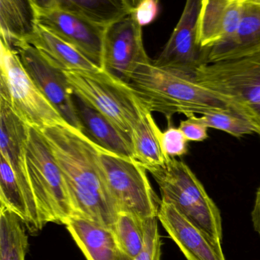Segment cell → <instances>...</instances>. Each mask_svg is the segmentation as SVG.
<instances>
[{
	"label": "cell",
	"mask_w": 260,
	"mask_h": 260,
	"mask_svg": "<svg viewBox=\"0 0 260 260\" xmlns=\"http://www.w3.org/2000/svg\"><path fill=\"white\" fill-rule=\"evenodd\" d=\"M251 216L254 230L259 234L260 236V185L256 190Z\"/></svg>",
	"instance_id": "cell-31"
},
{
	"label": "cell",
	"mask_w": 260,
	"mask_h": 260,
	"mask_svg": "<svg viewBox=\"0 0 260 260\" xmlns=\"http://www.w3.org/2000/svg\"><path fill=\"white\" fill-rule=\"evenodd\" d=\"M27 126L9 104L0 99V155L9 162L22 189L32 220L30 233L36 235L45 226L41 219L29 181L26 164Z\"/></svg>",
	"instance_id": "cell-12"
},
{
	"label": "cell",
	"mask_w": 260,
	"mask_h": 260,
	"mask_svg": "<svg viewBox=\"0 0 260 260\" xmlns=\"http://www.w3.org/2000/svg\"><path fill=\"white\" fill-rule=\"evenodd\" d=\"M197 119L208 128L221 130L237 138L256 133L251 123L235 110H217Z\"/></svg>",
	"instance_id": "cell-26"
},
{
	"label": "cell",
	"mask_w": 260,
	"mask_h": 260,
	"mask_svg": "<svg viewBox=\"0 0 260 260\" xmlns=\"http://www.w3.org/2000/svg\"><path fill=\"white\" fill-rule=\"evenodd\" d=\"M157 0H143L137 9L131 12L136 21L141 27L148 25L154 21L158 14Z\"/></svg>",
	"instance_id": "cell-30"
},
{
	"label": "cell",
	"mask_w": 260,
	"mask_h": 260,
	"mask_svg": "<svg viewBox=\"0 0 260 260\" xmlns=\"http://www.w3.org/2000/svg\"><path fill=\"white\" fill-rule=\"evenodd\" d=\"M36 10L38 23L50 29L102 69L106 26L58 6Z\"/></svg>",
	"instance_id": "cell-13"
},
{
	"label": "cell",
	"mask_w": 260,
	"mask_h": 260,
	"mask_svg": "<svg viewBox=\"0 0 260 260\" xmlns=\"http://www.w3.org/2000/svg\"><path fill=\"white\" fill-rule=\"evenodd\" d=\"M57 6L106 27L131 13L118 0H57Z\"/></svg>",
	"instance_id": "cell-23"
},
{
	"label": "cell",
	"mask_w": 260,
	"mask_h": 260,
	"mask_svg": "<svg viewBox=\"0 0 260 260\" xmlns=\"http://www.w3.org/2000/svg\"><path fill=\"white\" fill-rule=\"evenodd\" d=\"M194 79L201 86L233 102L260 138V50L205 64Z\"/></svg>",
	"instance_id": "cell-5"
},
{
	"label": "cell",
	"mask_w": 260,
	"mask_h": 260,
	"mask_svg": "<svg viewBox=\"0 0 260 260\" xmlns=\"http://www.w3.org/2000/svg\"><path fill=\"white\" fill-rule=\"evenodd\" d=\"M157 218L187 260H226L221 245L215 244L170 203L161 200Z\"/></svg>",
	"instance_id": "cell-14"
},
{
	"label": "cell",
	"mask_w": 260,
	"mask_h": 260,
	"mask_svg": "<svg viewBox=\"0 0 260 260\" xmlns=\"http://www.w3.org/2000/svg\"><path fill=\"white\" fill-rule=\"evenodd\" d=\"M64 73L76 97L105 116L131 139L133 129L148 109L129 83L104 69Z\"/></svg>",
	"instance_id": "cell-4"
},
{
	"label": "cell",
	"mask_w": 260,
	"mask_h": 260,
	"mask_svg": "<svg viewBox=\"0 0 260 260\" xmlns=\"http://www.w3.org/2000/svg\"><path fill=\"white\" fill-rule=\"evenodd\" d=\"M27 232L16 214L0 206V260H25L29 247Z\"/></svg>",
	"instance_id": "cell-22"
},
{
	"label": "cell",
	"mask_w": 260,
	"mask_h": 260,
	"mask_svg": "<svg viewBox=\"0 0 260 260\" xmlns=\"http://www.w3.org/2000/svg\"><path fill=\"white\" fill-rule=\"evenodd\" d=\"M160 139L163 153L167 158H177L188 154L189 141L180 128L172 126V122H168L167 129L162 131Z\"/></svg>",
	"instance_id": "cell-28"
},
{
	"label": "cell",
	"mask_w": 260,
	"mask_h": 260,
	"mask_svg": "<svg viewBox=\"0 0 260 260\" xmlns=\"http://www.w3.org/2000/svg\"><path fill=\"white\" fill-rule=\"evenodd\" d=\"M150 60L143 46L142 27L132 14L107 26L102 69L129 83L134 72Z\"/></svg>",
	"instance_id": "cell-11"
},
{
	"label": "cell",
	"mask_w": 260,
	"mask_h": 260,
	"mask_svg": "<svg viewBox=\"0 0 260 260\" xmlns=\"http://www.w3.org/2000/svg\"><path fill=\"white\" fill-rule=\"evenodd\" d=\"M27 174L41 219L65 224L73 216L68 187L56 158L41 132L27 126Z\"/></svg>",
	"instance_id": "cell-6"
},
{
	"label": "cell",
	"mask_w": 260,
	"mask_h": 260,
	"mask_svg": "<svg viewBox=\"0 0 260 260\" xmlns=\"http://www.w3.org/2000/svg\"><path fill=\"white\" fill-rule=\"evenodd\" d=\"M161 133L152 112L147 110L131 133L134 159L147 170L163 166L167 160L162 148Z\"/></svg>",
	"instance_id": "cell-21"
},
{
	"label": "cell",
	"mask_w": 260,
	"mask_h": 260,
	"mask_svg": "<svg viewBox=\"0 0 260 260\" xmlns=\"http://www.w3.org/2000/svg\"><path fill=\"white\" fill-rule=\"evenodd\" d=\"M0 202L1 206L16 214L30 233L32 220L22 189L15 172L3 156L0 155Z\"/></svg>",
	"instance_id": "cell-24"
},
{
	"label": "cell",
	"mask_w": 260,
	"mask_h": 260,
	"mask_svg": "<svg viewBox=\"0 0 260 260\" xmlns=\"http://www.w3.org/2000/svg\"><path fill=\"white\" fill-rule=\"evenodd\" d=\"M65 179L73 216L112 229L119 210L99 161L101 147L69 124L40 130Z\"/></svg>",
	"instance_id": "cell-1"
},
{
	"label": "cell",
	"mask_w": 260,
	"mask_h": 260,
	"mask_svg": "<svg viewBox=\"0 0 260 260\" xmlns=\"http://www.w3.org/2000/svg\"><path fill=\"white\" fill-rule=\"evenodd\" d=\"M38 21L32 0H0L1 40L15 49L28 42L36 31Z\"/></svg>",
	"instance_id": "cell-19"
},
{
	"label": "cell",
	"mask_w": 260,
	"mask_h": 260,
	"mask_svg": "<svg viewBox=\"0 0 260 260\" xmlns=\"http://www.w3.org/2000/svg\"><path fill=\"white\" fill-rule=\"evenodd\" d=\"M129 84L145 108L163 114L168 122L175 114L204 115L217 110L239 114L230 99L201 86L193 76L160 68L151 59L134 72Z\"/></svg>",
	"instance_id": "cell-2"
},
{
	"label": "cell",
	"mask_w": 260,
	"mask_h": 260,
	"mask_svg": "<svg viewBox=\"0 0 260 260\" xmlns=\"http://www.w3.org/2000/svg\"><path fill=\"white\" fill-rule=\"evenodd\" d=\"M99 161L119 212L140 219L157 218L161 200L154 192L145 166L101 148Z\"/></svg>",
	"instance_id": "cell-8"
},
{
	"label": "cell",
	"mask_w": 260,
	"mask_h": 260,
	"mask_svg": "<svg viewBox=\"0 0 260 260\" xmlns=\"http://www.w3.org/2000/svg\"><path fill=\"white\" fill-rule=\"evenodd\" d=\"M145 243L143 250L136 257L130 258L121 253L119 260H160L161 239L158 229V218L145 220Z\"/></svg>",
	"instance_id": "cell-27"
},
{
	"label": "cell",
	"mask_w": 260,
	"mask_h": 260,
	"mask_svg": "<svg viewBox=\"0 0 260 260\" xmlns=\"http://www.w3.org/2000/svg\"><path fill=\"white\" fill-rule=\"evenodd\" d=\"M148 171L158 184L162 201L175 206L215 244L221 245V212L191 168L183 160L169 157L163 166Z\"/></svg>",
	"instance_id": "cell-3"
},
{
	"label": "cell",
	"mask_w": 260,
	"mask_h": 260,
	"mask_svg": "<svg viewBox=\"0 0 260 260\" xmlns=\"http://www.w3.org/2000/svg\"><path fill=\"white\" fill-rule=\"evenodd\" d=\"M188 119L181 120L180 128L189 142H203L209 138L208 129L203 123L197 119L195 114H189L186 116Z\"/></svg>",
	"instance_id": "cell-29"
},
{
	"label": "cell",
	"mask_w": 260,
	"mask_h": 260,
	"mask_svg": "<svg viewBox=\"0 0 260 260\" xmlns=\"http://www.w3.org/2000/svg\"><path fill=\"white\" fill-rule=\"evenodd\" d=\"M64 225L87 260H119L121 251L111 229L79 217Z\"/></svg>",
	"instance_id": "cell-18"
},
{
	"label": "cell",
	"mask_w": 260,
	"mask_h": 260,
	"mask_svg": "<svg viewBox=\"0 0 260 260\" xmlns=\"http://www.w3.org/2000/svg\"><path fill=\"white\" fill-rule=\"evenodd\" d=\"M74 101L81 131L85 136L106 151L135 160L131 139L126 134L82 99L75 96Z\"/></svg>",
	"instance_id": "cell-16"
},
{
	"label": "cell",
	"mask_w": 260,
	"mask_h": 260,
	"mask_svg": "<svg viewBox=\"0 0 260 260\" xmlns=\"http://www.w3.org/2000/svg\"><path fill=\"white\" fill-rule=\"evenodd\" d=\"M15 50L26 71L46 99L69 125L81 130L75 96L64 70L28 43L18 44Z\"/></svg>",
	"instance_id": "cell-10"
},
{
	"label": "cell",
	"mask_w": 260,
	"mask_h": 260,
	"mask_svg": "<svg viewBox=\"0 0 260 260\" xmlns=\"http://www.w3.org/2000/svg\"><path fill=\"white\" fill-rule=\"evenodd\" d=\"M145 220L128 212H119L113 226L114 238L121 253L134 258L143 250L145 243Z\"/></svg>",
	"instance_id": "cell-25"
},
{
	"label": "cell",
	"mask_w": 260,
	"mask_h": 260,
	"mask_svg": "<svg viewBox=\"0 0 260 260\" xmlns=\"http://www.w3.org/2000/svg\"><path fill=\"white\" fill-rule=\"evenodd\" d=\"M122 3L131 12H134L143 0H118Z\"/></svg>",
	"instance_id": "cell-33"
},
{
	"label": "cell",
	"mask_w": 260,
	"mask_h": 260,
	"mask_svg": "<svg viewBox=\"0 0 260 260\" xmlns=\"http://www.w3.org/2000/svg\"><path fill=\"white\" fill-rule=\"evenodd\" d=\"M244 0H203L198 44L209 49L235 35L244 15Z\"/></svg>",
	"instance_id": "cell-15"
},
{
	"label": "cell",
	"mask_w": 260,
	"mask_h": 260,
	"mask_svg": "<svg viewBox=\"0 0 260 260\" xmlns=\"http://www.w3.org/2000/svg\"><path fill=\"white\" fill-rule=\"evenodd\" d=\"M157 1H159V0H157Z\"/></svg>",
	"instance_id": "cell-34"
},
{
	"label": "cell",
	"mask_w": 260,
	"mask_h": 260,
	"mask_svg": "<svg viewBox=\"0 0 260 260\" xmlns=\"http://www.w3.org/2000/svg\"><path fill=\"white\" fill-rule=\"evenodd\" d=\"M203 0H186L183 13L154 65L195 77L198 68L208 64L207 49L198 44L199 15Z\"/></svg>",
	"instance_id": "cell-9"
},
{
	"label": "cell",
	"mask_w": 260,
	"mask_h": 260,
	"mask_svg": "<svg viewBox=\"0 0 260 260\" xmlns=\"http://www.w3.org/2000/svg\"><path fill=\"white\" fill-rule=\"evenodd\" d=\"M0 68V99L26 124L39 130L68 124L35 85L18 52L2 40Z\"/></svg>",
	"instance_id": "cell-7"
},
{
	"label": "cell",
	"mask_w": 260,
	"mask_h": 260,
	"mask_svg": "<svg viewBox=\"0 0 260 260\" xmlns=\"http://www.w3.org/2000/svg\"><path fill=\"white\" fill-rule=\"evenodd\" d=\"M260 50V0H244V10L235 35L207 49L208 63L240 57Z\"/></svg>",
	"instance_id": "cell-17"
},
{
	"label": "cell",
	"mask_w": 260,
	"mask_h": 260,
	"mask_svg": "<svg viewBox=\"0 0 260 260\" xmlns=\"http://www.w3.org/2000/svg\"><path fill=\"white\" fill-rule=\"evenodd\" d=\"M27 43L64 71H97L102 69L71 44L40 23L37 26L35 35Z\"/></svg>",
	"instance_id": "cell-20"
},
{
	"label": "cell",
	"mask_w": 260,
	"mask_h": 260,
	"mask_svg": "<svg viewBox=\"0 0 260 260\" xmlns=\"http://www.w3.org/2000/svg\"><path fill=\"white\" fill-rule=\"evenodd\" d=\"M38 9H50L57 6V0H32Z\"/></svg>",
	"instance_id": "cell-32"
}]
</instances>
